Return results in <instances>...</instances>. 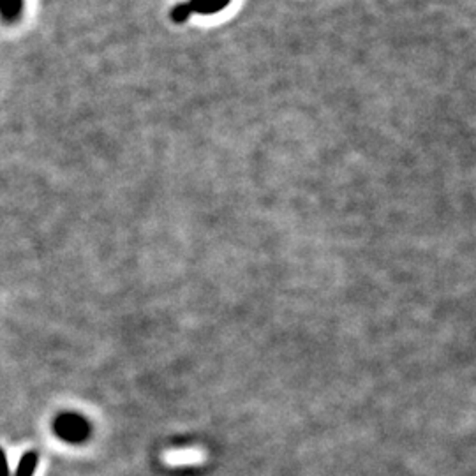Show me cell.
<instances>
[{
    "label": "cell",
    "mask_w": 476,
    "mask_h": 476,
    "mask_svg": "<svg viewBox=\"0 0 476 476\" xmlns=\"http://www.w3.org/2000/svg\"><path fill=\"white\" fill-rule=\"evenodd\" d=\"M21 4H23V0H0V14L5 20H12L21 11Z\"/></svg>",
    "instance_id": "4"
},
{
    "label": "cell",
    "mask_w": 476,
    "mask_h": 476,
    "mask_svg": "<svg viewBox=\"0 0 476 476\" xmlns=\"http://www.w3.org/2000/svg\"><path fill=\"white\" fill-rule=\"evenodd\" d=\"M55 431H57V434L60 436V438H64V440H80L83 436V432H85V425H83V422L80 418H76V416H60V418L55 422Z\"/></svg>",
    "instance_id": "2"
},
{
    "label": "cell",
    "mask_w": 476,
    "mask_h": 476,
    "mask_svg": "<svg viewBox=\"0 0 476 476\" xmlns=\"http://www.w3.org/2000/svg\"><path fill=\"white\" fill-rule=\"evenodd\" d=\"M203 4H205V9H212L214 5H224V0H203Z\"/></svg>",
    "instance_id": "6"
},
{
    "label": "cell",
    "mask_w": 476,
    "mask_h": 476,
    "mask_svg": "<svg viewBox=\"0 0 476 476\" xmlns=\"http://www.w3.org/2000/svg\"><path fill=\"white\" fill-rule=\"evenodd\" d=\"M0 476H9L8 460H5L4 450H0Z\"/></svg>",
    "instance_id": "5"
},
{
    "label": "cell",
    "mask_w": 476,
    "mask_h": 476,
    "mask_svg": "<svg viewBox=\"0 0 476 476\" xmlns=\"http://www.w3.org/2000/svg\"><path fill=\"white\" fill-rule=\"evenodd\" d=\"M163 464L169 466V468H185V466H200L206 460V452L200 447H189V448H175V450H168L163 452L160 455Z\"/></svg>",
    "instance_id": "1"
},
{
    "label": "cell",
    "mask_w": 476,
    "mask_h": 476,
    "mask_svg": "<svg viewBox=\"0 0 476 476\" xmlns=\"http://www.w3.org/2000/svg\"><path fill=\"white\" fill-rule=\"evenodd\" d=\"M37 459H39V455L36 452L25 453L20 460V466H18L16 476H32L37 466Z\"/></svg>",
    "instance_id": "3"
}]
</instances>
